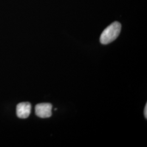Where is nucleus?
I'll return each instance as SVG.
<instances>
[{
    "label": "nucleus",
    "instance_id": "obj_2",
    "mask_svg": "<svg viewBox=\"0 0 147 147\" xmlns=\"http://www.w3.org/2000/svg\"><path fill=\"white\" fill-rule=\"evenodd\" d=\"M53 105L49 103H42L36 106L35 112L38 117L42 118H49L52 116Z\"/></svg>",
    "mask_w": 147,
    "mask_h": 147
},
{
    "label": "nucleus",
    "instance_id": "obj_3",
    "mask_svg": "<svg viewBox=\"0 0 147 147\" xmlns=\"http://www.w3.org/2000/svg\"><path fill=\"white\" fill-rule=\"evenodd\" d=\"M31 112V104L28 102L19 103L16 106V115L21 119H25L28 117Z\"/></svg>",
    "mask_w": 147,
    "mask_h": 147
},
{
    "label": "nucleus",
    "instance_id": "obj_4",
    "mask_svg": "<svg viewBox=\"0 0 147 147\" xmlns=\"http://www.w3.org/2000/svg\"><path fill=\"white\" fill-rule=\"evenodd\" d=\"M144 117H146V118H147V104H146L145 108H144Z\"/></svg>",
    "mask_w": 147,
    "mask_h": 147
},
{
    "label": "nucleus",
    "instance_id": "obj_1",
    "mask_svg": "<svg viewBox=\"0 0 147 147\" xmlns=\"http://www.w3.org/2000/svg\"><path fill=\"white\" fill-rule=\"evenodd\" d=\"M121 24L118 22H114L106 28L100 36V42L106 45L112 42L119 36L121 31Z\"/></svg>",
    "mask_w": 147,
    "mask_h": 147
}]
</instances>
